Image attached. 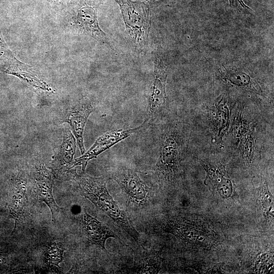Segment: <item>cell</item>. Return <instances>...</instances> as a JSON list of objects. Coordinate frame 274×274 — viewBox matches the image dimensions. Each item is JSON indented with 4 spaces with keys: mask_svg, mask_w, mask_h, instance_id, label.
Listing matches in <instances>:
<instances>
[{
    "mask_svg": "<svg viewBox=\"0 0 274 274\" xmlns=\"http://www.w3.org/2000/svg\"><path fill=\"white\" fill-rule=\"evenodd\" d=\"M71 173L81 194L109 216L117 226L138 243L140 234L131 218L126 212L120 208L108 191L107 183L109 179L105 176L94 177L88 175H78L75 170Z\"/></svg>",
    "mask_w": 274,
    "mask_h": 274,
    "instance_id": "1",
    "label": "cell"
},
{
    "mask_svg": "<svg viewBox=\"0 0 274 274\" xmlns=\"http://www.w3.org/2000/svg\"><path fill=\"white\" fill-rule=\"evenodd\" d=\"M119 5L125 26L136 43L146 41L149 28V10L140 1L115 0Z\"/></svg>",
    "mask_w": 274,
    "mask_h": 274,
    "instance_id": "2",
    "label": "cell"
},
{
    "mask_svg": "<svg viewBox=\"0 0 274 274\" xmlns=\"http://www.w3.org/2000/svg\"><path fill=\"white\" fill-rule=\"evenodd\" d=\"M160 152L155 171L159 180L165 183L174 182L179 168L178 139L173 131L166 132L160 140Z\"/></svg>",
    "mask_w": 274,
    "mask_h": 274,
    "instance_id": "3",
    "label": "cell"
},
{
    "mask_svg": "<svg viewBox=\"0 0 274 274\" xmlns=\"http://www.w3.org/2000/svg\"><path fill=\"white\" fill-rule=\"evenodd\" d=\"M112 178L120 186L128 203L139 207L148 201L150 188L134 170L126 167L119 168L113 173Z\"/></svg>",
    "mask_w": 274,
    "mask_h": 274,
    "instance_id": "4",
    "label": "cell"
},
{
    "mask_svg": "<svg viewBox=\"0 0 274 274\" xmlns=\"http://www.w3.org/2000/svg\"><path fill=\"white\" fill-rule=\"evenodd\" d=\"M148 120L147 119L141 125L135 128L112 130L102 134L95 140L87 152L73 161L70 169L81 165L82 172H84L90 160L96 158L103 152L140 130L146 125Z\"/></svg>",
    "mask_w": 274,
    "mask_h": 274,
    "instance_id": "5",
    "label": "cell"
},
{
    "mask_svg": "<svg viewBox=\"0 0 274 274\" xmlns=\"http://www.w3.org/2000/svg\"><path fill=\"white\" fill-rule=\"evenodd\" d=\"M167 72L161 61L156 59L154 79L150 87L147 112L149 119H153L164 105L166 94L165 84Z\"/></svg>",
    "mask_w": 274,
    "mask_h": 274,
    "instance_id": "6",
    "label": "cell"
},
{
    "mask_svg": "<svg viewBox=\"0 0 274 274\" xmlns=\"http://www.w3.org/2000/svg\"><path fill=\"white\" fill-rule=\"evenodd\" d=\"M35 194L37 199L44 202L49 208L52 221L56 222V217L62 208L56 204L52 192L53 180L51 173L43 164L37 166L34 174Z\"/></svg>",
    "mask_w": 274,
    "mask_h": 274,
    "instance_id": "7",
    "label": "cell"
},
{
    "mask_svg": "<svg viewBox=\"0 0 274 274\" xmlns=\"http://www.w3.org/2000/svg\"><path fill=\"white\" fill-rule=\"evenodd\" d=\"M93 110L94 107L91 102L82 101L69 108L65 114V121L71 126L82 154L85 152L83 142L84 128L89 115Z\"/></svg>",
    "mask_w": 274,
    "mask_h": 274,
    "instance_id": "8",
    "label": "cell"
},
{
    "mask_svg": "<svg viewBox=\"0 0 274 274\" xmlns=\"http://www.w3.org/2000/svg\"><path fill=\"white\" fill-rule=\"evenodd\" d=\"M22 64L13 56L7 46L0 29V71L19 77L36 87L40 80L33 74L22 70Z\"/></svg>",
    "mask_w": 274,
    "mask_h": 274,
    "instance_id": "9",
    "label": "cell"
},
{
    "mask_svg": "<svg viewBox=\"0 0 274 274\" xmlns=\"http://www.w3.org/2000/svg\"><path fill=\"white\" fill-rule=\"evenodd\" d=\"M81 222L88 240L106 252L105 243L108 238L113 237L120 241L109 227L86 212L82 214Z\"/></svg>",
    "mask_w": 274,
    "mask_h": 274,
    "instance_id": "10",
    "label": "cell"
},
{
    "mask_svg": "<svg viewBox=\"0 0 274 274\" xmlns=\"http://www.w3.org/2000/svg\"><path fill=\"white\" fill-rule=\"evenodd\" d=\"M27 179V173L21 171L15 181V192L9 205V216L15 221V228L24 219V209L27 202L26 193Z\"/></svg>",
    "mask_w": 274,
    "mask_h": 274,
    "instance_id": "11",
    "label": "cell"
},
{
    "mask_svg": "<svg viewBox=\"0 0 274 274\" xmlns=\"http://www.w3.org/2000/svg\"><path fill=\"white\" fill-rule=\"evenodd\" d=\"M75 23L81 30L96 39L100 40L106 37L98 25L96 11L92 7H82L78 12Z\"/></svg>",
    "mask_w": 274,
    "mask_h": 274,
    "instance_id": "12",
    "label": "cell"
},
{
    "mask_svg": "<svg viewBox=\"0 0 274 274\" xmlns=\"http://www.w3.org/2000/svg\"><path fill=\"white\" fill-rule=\"evenodd\" d=\"M220 77L227 85L254 91H259V87L252 77L246 72L234 71L221 67L219 71Z\"/></svg>",
    "mask_w": 274,
    "mask_h": 274,
    "instance_id": "13",
    "label": "cell"
},
{
    "mask_svg": "<svg viewBox=\"0 0 274 274\" xmlns=\"http://www.w3.org/2000/svg\"><path fill=\"white\" fill-rule=\"evenodd\" d=\"M76 148V140L74 134L69 129L65 130L57 158L62 164L68 167V169L73 161Z\"/></svg>",
    "mask_w": 274,
    "mask_h": 274,
    "instance_id": "14",
    "label": "cell"
},
{
    "mask_svg": "<svg viewBox=\"0 0 274 274\" xmlns=\"http://www.w3.org/2000/svg\"><path fill=\"white\" fill-rule=\"evenodd\" d=\"M215 108V127L220 134L228 127L229 112L226 99L221 98Z\"/></svg>",
    "mask_w": 274,
    "mask_h": 274,
    "instance_id": "15",
    "label": "cell"
},
{
    "mask_svg": "<svg viewBox=\"0 0 274 274\" xmlns=\"http://www.w3.org/2000/svg\"><path fill=\"white\" fill-rule=\"evenodd\" d=\"M63 252L64 249L59 244H51L45 252V262L49 266L59 267V263L63 259Z\"/></svg>",
    "mask_w": 274,
    "mask_h": 274,
    "instance_id": "16",
    "label": "cell"
},
{
    "mask_svg": "<svg viewBox=\"0 0 274 274\" xmlns=\"http://www.w3.org/2000/svg\"><path fill=\"white\" fill-rule=\"evenodd\" d=\"M261 202L264 212L268 216L273 218V196L269 192L267 186L263 187L261 193Z\"/></svg>",
    "mask_w": 274,
    "mask_h": 274,
    "instance_id": "17",
    "label": "cell"
},
{
    "mask_svg": "<svg viewBox=\"0 0 274 274\" xmlns=\"http://www.w3.org/2000/svg\"><path fill=\"white\" fill-rule=\"evenodd\" d=\"M230 6L236 8H241L243 9L248 10L250 8L247 6L243 2V0H228Z\"/></svg>",
    "mask_w": 274,
    "mask_h": 274,
    "instance_id": "18",
    "label": "cell"
}]
</instances>
